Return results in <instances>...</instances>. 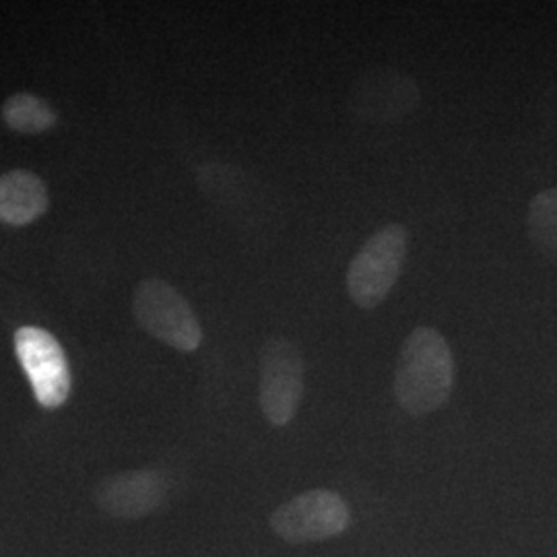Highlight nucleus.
Here are the masks:
<instances>
[{"label":"nucleus","instance_id":"9b49d317","mask_svg":"<svg viewBox=\"0 0 557 557\" xmlns=\"http://www.w3.org/2000/svg\"><path fill=\"white\" fill-rule=\"evenodd\" d=\"M527 225L533 246L545 259L557 262V186L531 200Z\"/></svg>","mask_w":557,"mask_h":557},{"label":"nucleus","instance_id":"0eeeda50","mask_svg":"<svg viewBox=\"0 0 557 557\" xmlns=\"http://www.w3.org/2000/svg\"><path fill=\"white\" fill-rule=\"evenodd\" d=\"M419 87L409 75L382 66L354 81L349 89V110L368 124H388L405 119L419 106Z\"/></svg>","mask_w":557,"mask_h":557},{"label":"nucleus","instance_id":"39448f33","mask_svg":"<svg viewBox=\"0 0 557 557\" xmlns=\"http://www.w3.org/2000/svg\"><path fill=\"white\" fill-rule=\"evenodd\" d=\"M269 524L285 543H319L343 535L351 524V512L337 492L310 490L281 504Z\"/></svg>","mask_w":557,"mask_h":557},{"label":"nucleus","instance_id":"f257e3e1","mask_svg":"<svg viewBox=\"0 0 557 557\" xmlns=\"http://www.w3.org/2000/svg\"><path fill=\"white\" fill-rule=\"evenodd\" d=\"M455 384V358L446 337L432 326H418L403 341L395 370V397L413 418L438 411Z\"/></svg>","mask_w":557,"mask_h":557},{"label":"nucleus","instance_id":"1a4fd4ad","mask_svg":"<svg viewBox=\"0 0 557 557\" xmlns=\"http://www.w3.org/2000/svg\"><path fill=\"white\" fill-rule=\"evenodd\" d=\"M50 197L40 176L27 170H11L0 176V221L29 225L48 211Z\"/></svg>","mask_w":557,"mask_h":557},{"label":"nucleus","instance_id":"7ed1b4c3","mask_svg":"<svg viewBox=\"0 0 557 557\" xmlns=\"http://www.w3.org/2000/svg\"><path fill=\"white\" fill-rule=\"evenodd\" d=\"M133 314L145 333L172 349L190 354L202 343V329L190 304L163 278L140 281L133 296Z\"/></svg>","mask_w":557,"mask_h":557},{"label":"nucleus","instance_id":"9d476101","mask_svg":"<svg viewBox=\"0 0 557 557\" xmlns=\"http://www.w3.org/2000/svg\"><path fill=\"white\" fill-rule=\"evenodd\" d=\"M4 124L21 135H40L57 124V112L46 100L34 94L20 91L2 103Z\"/></svg>","mask_w":557,"mask_h":557},{"label":"nucleus","instance_id":"6e6552de","mask_svg":"<svg viewBox=\"0 0 557 557\" xmlns=\"http://www.w3.org/2000/svg\"><path fill=\"white\" fill-rule=\"evenodd\" d=\"M103 515L139 520L158 512L168 499V483L158 471H128L103 479L94 492Z\"/></svg>","mask_w":557,"mask_h":557},{"label":"nucleus","instance_id":"20e7f679","mask_svg":"<svg viewBox=\"0 0 557 557\" xmlns=\"http://www.w3.org/2000/svg\"><path fill=\"white\" fill-rule=\"evenodd\" d=\"M304 397V358L298 345L271 337L260 349L259 403L273 428H285L298 413Z\"/></svg>","mask_w":557,"mask_h":557},{"label":"nucleus","instance_id":"f03ea898","mask_svg":"<svg viewBox=\"0 0 557 557\" xmlns=\"http://www.w3.org/2000/svg\"><path fill=\"white\" fill-rule=\"evenodd\" d=\"M407 246V230L400 223H388L359 248L347 269V292L361 310H374L388 298L400 277Z\"/></svg>","mask_w":557,"mask_h":557},{"label":"nucleus","instance_id":"423d86ee","mask_svg":"<svg viewBox=\"0 0 557 557\" xmlns=\"http://www.w3.org/2000/svg\"><path fill=\"white\" fill-rule=\"evenodd\" d=\"M13 343L40 407L59 409L71 395V368L59 338L40 326H21Z\"/></svg>","mask_w":557,"mask_h":557}]
</instances>
